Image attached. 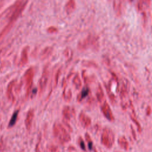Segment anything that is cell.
I'll return each mask as SVG.
<instances>
[{"instance_id":"3","label":"cell","mask_w":152,"mask_h":152,"mask_svg":"<svg viewBox=\"0 0 152 152\" xmlns=\"http://www.w3.org/2000/svg\"><path fill=\"white\" fill-rule=\"evenodd\" d=\"M118 144L120 145V147L124 149L125 150L127 151L129 148V144L128 142L126 140V139L125 138V137H121L119 140H118Z\"/></svg>"},{"instance_id":"4","label":"cell","mask_w":152,"mask_h":152,"mask_svg":"<svg viewBox=\"0 0 152 152\" xmlns=\"http://www.w3.org/2000/svg\"><path fill=\"white\" fill-rule=\"evenodd\" d=\"M85 137H86V140L87 142V144H88V147L89 150H92V148H93V142H92V140H91L90 137L89 136V135L88 134H86Z\"/></svg>"},{"instance_id":"10","label":"cell","mask_w":152,"mask_h":152,"mask_svg":"<svg viewBox=\"0 0 152 152\" xmlns=\"http://www.w3.org/2000/svg\"><path fill=\"white\" fill-rule=\"evenodd\" d=\"M21 152H23V151H21Z\"/></svg>"},{"instance_id":"8","label":"cell","mask_w":152,"mask_h":152,"mask_svg":"<svg viewBox=\"0 0 152 152\" xmlns=\"http://www.w3.org/2000/svg\"><path fill=\"white\" fill-rule=\"evenodd\" d=\"M48 149H49V151L50 152H57V151H58L57 147H56L53 145H51L50 147H49L48 148Z\"/></svg>"},{"instance_id":"5","label":"cell","mask_w":152,"mask_h":152,"mask_svg":"<svg viewBox=\"0 0 152 152\" xmlns=\"http://www.w3.org/2000/svg\"><path fill=\"white\" fill-rule=\"evenodd\" d=\"M78 145L80 146V147L83 150H86V145H85V142L84 141V140H83V138L81 137H79L78 140Z\"/></svg>"},{"instance_id":"6","label":"cell","mask_w":152,"mask_h":152,"mask_svg":"<svg viewBox=\"0 0 152 152\" xmlns=\"http://www.w3.org/2000/svg\"><path fill=\"white\" fill-rule=\"evenodd\" d=\"M17 113H15L14 114V115L12 116L10 122V124H9V126H12L14 125V124H15V121H16V119H17Z\"/></svg>"},{"instance_id":"2","label":"cell","mask_w":152,"mask_h":152,"mask_svg":"<svg viewBox=\"0 0 152 152\" xmlns=\"http://www.w3.org/2000/svg\"><path fill=\"white\" fill-rule=\"evenodd\" d=\"M115 141V137L113 132L107 129L104 130L102 137L101 142L107 148H110L113 145Z\"/></svg>"},{"instance_id":"7","label":"cell","mask_w":152,"mask_h":152,"mask_svg":"<svg viewBox=\"0 0 152 152\" xmlns=\"http://www.w3.org/2000/svg\"><path fill=\"white\" fill-rule=\"evenodd\" d=\"M40 137H39L38 141L36 145V147H35V152H41L40 151Z\"/></svg>"},{"instance_id":"1","label":"cell","mask_w":152,"mask_h":152,"mask_svg":"<svg viewBox=\"0 0 152 152\" xmlns=\"http://www.w3.org/2000/svg\"><path fill=\"white\" fill-rule=\"evenodd\" d=\"M54 135L57 141L61 144L69 142L70 136L67 132L61 126H56L54 128Z\"/></svg>"},{"instance_id":"9","label":"cell","mask_w":152,"mask_h":152,"mask_svg":"<svg viewBox=\"0 0 152 152\" xmlns=\"http://www.w3.org/2000/svg\"><path fill=\"white\" fill-rule=\"evenodd\" d=\"M5 149L4 145L2 141L0 142V152H4V150Z\"/></svg>"}]
</instances>
